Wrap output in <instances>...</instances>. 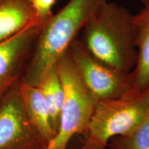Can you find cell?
Instances as JSON below:
<instances>
[{"label":"cell","instance_id":"1","mask_svg":"<svg viewBox=\"0 0 149 149\" xmlns=\"http://www.w3.org/2000/svg\"><path fill=\"white\" fill-rule=\"evenodd\" d=\"M134 15L105 0L81 30L79 40L95 58L124 72H132L137 51Z\"/></svg>","mask_w":149,"mask_h":149},{"label":"cell","instance_id":"2","mask_svg":"<svg viewBox=\"0 0 149 149\" xmlns=\"http://www.w3.org/2000/svg\"><path fill=\"white\" fill-rule=\"evenodd\" d=\"M105 0H69L43 24L26 71L21 81L37 86L77 39L84 26Z\"/></svg>","mask_w":149,"mask_h":149},{"label":"cell","instance_id":"3","mask_svg":"<svg viewBox=\"0 0 149 149\" xmlns=\"http://www.w3.org/2000/svg\"><path fill=\"white\" fill-rule=\"evenodd\" d=\"M64 88L59 128L45 149H67L77 134H84L97 101L85 84L70 48L55 64Z\"/></svg>","mask_w":149,"mask_h":149},{"label":"cell","instance_id":"4","mask_svg":"<svg viewBox=\"0 0 149 149\" xmlns=\"http://www.w3.org/2000/svg\"><path fill=\"white\" fill-rule=\"evenodd\" d=\"M149 106V86L144 90L134 88L120 97L97 102L84 133L86 139L107 148L112 139L135 129Z\"/></svg>","mask_w":149,"mask_h":149},{"label":"cell","instance_id":"5","mask_svg":"<svg viewBox=\"0 0 149 149\" xmlns=\"http://www.w3.org/2000/svg\"><path fill=\"white\" fill-rule=\"evenodd\" d=\"M70 51L83 81L97 102L120 97L136 88L131 72L115 69L99 61L78 39Z\"/></svg>","mask_w":149,"mask_h":149},{"label":"cell","instance_id":"6","mask_svg":"<svg viewBox=\"0 0 149 149\" xmlns=\"http://www.w3.org/2000/svg\"><path fill=\"white\" fill-rule=\"evenodd\" d=\"M19 81L0 97V149H45L48 143L26 113Z\"/></svg>","mask_w":149,"mask_h":149},{"label":"cell","instance_id":"7","mask_svg":"<svg viewBox=\"0 0 149 149\" xmlns=\"http://www.w3.org/2000/svg\"><path fill=\"white\" fill-rule=\"evenodd\" d=\"M42 24H35L0 43V93L19 81L29 62Z\"/></svg>","mask_w":149,"mask_h":149},{"label":"cell","instance_id":"8","mask_svg":"<svg viewBox=\"0 0 149 149\" xmlns=\"http://www.w3.org/2000/svg\"><path fill=\"white\" fill-rule=\"evenodd\" d=\"M35 24L40 23L33 0H0V43Z\"/></svg>","mask_w":149,"mask_h":149},{"label":"cell","instance_id":"9","mask_svg":"<svg viewBox=\"0 0 149 149\" xmlns=\"http://www.w3.org/2000/svg\"><path fill=\"white\" fill-rule=\"evenodd\" d=\"M19 88L30 122L48 144L57 133L52 126L47 104L42 92L37 86L24 83L21 80Z\"/></svg>","mask_w":149,"mask_h":149},{"label":"cell","instance_id":"10","mask_svg":"<svg viewBox=\"0 0 149 149\" xmlns=\"http://www.w3.org/2000/svg\"><path fill=\"white\" fill-rule=\"evenodd\" d=\"M144 4V8L133 15L138 56L131 72L136 88L139 90L149 86V1Z\"/></svg>","mask_w":149,"mask_h":149},{"label":"cell","instance_id":"11","mask_svg":"<svg viewBox=\"0 0 149 149\" xmlns=\"http://www.w3.org/2000/svg\"><path fill=\"white\" fill-rule=\"evenodd\" d=\"M37 86L47 104L52 126L57 133L64 100V88L55 66L42 78Z\"/></svg>","mask_w":149,"mask_h":149},{"label":"cell","instance_id":"12","mask_svg":"<svg viewBox=\"0 0 149 149\" xmlns=\"http://www.w3.org/2000/svg\"><path fill=\"white\" fill-rule=\"evenodd\" d=\"M107 149H149V106L135 129L125 135L112 139Z\"/></svg>","mask_w":149,"mask_h":149},{"label":"cell","instance_id":"13","mask_svg":"<svg viewBox=\"0 0 149 149\" xmlns=\"http://www.w3.org/2000/svg\"><path fill=\"white\" fill-rule=\"evenodd\" d=\"M56 0H33V4L40 24H44L53 16L52 8Z\"/></svg>","mask_w":149,"mask_h":149},{"label":"cell","instance_id":"14","mask_svg":"<svg viewBox=\"0 0 149 149\" xmlns=\"http://www.w3.org/2000/svg\"><path fill=\"white\" fill-rule=\"evenodd\" d=\"M106 148H102L101 146H99L97 145L93 144L88 139H86L84 144L79 149H105Z\"/></svg>","mask_w":149,"mask_h":149},{"label":"cell","instance_id":"15","mask_svg":"<svg viewBox=\"0 0 149 149\" xmlns=\"http://www.w3.org/2000/svg\"><path fill=\"white\" fill-rule=\"evenodd\" d=\"M141 1H142V2L144 3H146L148 2V1H149V0H141Z\"/></svg>","mask_w":149,"mask_h":149},{"label":"cell","instance_id":"16","mask_svg":"<svg viewBox=\"0 0 149 149\" xmlns=\"http://www.w3.org/2000/svg\"><path fill=\"white\" fill-rule=\"evenodd\" d=\"M3 93H0V97H1V95H2L3 94Z\"/></svg>","mask_w":149,"mask_h":149},{"label":"cell","instance_id":"17","mask_svg":"<svg viewBox=\"0 0 149 149\" xmlns=\"http://www.w3.org/2000/svg\"><path fill=\"white\" fill-rule=\"evenodd\" d=\"M105 149H107V148H105Z\"/></svg>","mask_w":149,"mask_h":149}]
</instances>
